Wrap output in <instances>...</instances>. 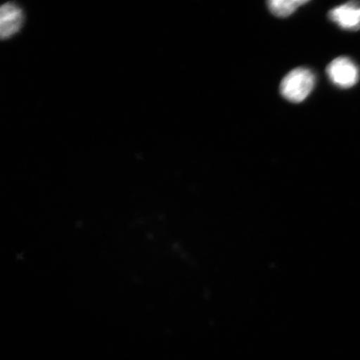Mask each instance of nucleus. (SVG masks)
<instances>
[{
	"label": "nucleus",
	"instance_id": "3",
	"mask_svg": "<svg viewBox=\"0 0 360 360\" xmlns=\"http://www.w3.org/2000/svg\"><path fill=\"white\" fill-rule=\"evenodd\" d=\"M25 16L22 8L15 3L4 4L0 11V34L2 39H10L22 28Z\"/></svg>",
	"mask_w": 360,
	"mask_h": 360
},
{
	"label": "nucleus",
	"instance_id": "4",
	"mask_svg": "<svg viewBox=\"0 0 360 360\" xmlns=\"http://www.w3.org/2000/svg\"><path fill=\"white\" fill-rule=\"evenodd\" d=\"M328 18L342 29L359 30H360V4L349 2L337 6L328 13Z\"/></svg>",
	"mask_w": 360,
	"mask_h": 360
},
{
	"label": "nucleus",
	"instance_id": "5",
	"mask_svg": "<svg viewBox=\"0 0 360 360\" xmlns=\"http://www.w3.org/2000/svg\"><path fill=\"white\" fill-rule=\"evenodd\" d=\"M309 1L306 0H271L269 1L268 7L274 15L280 18H285L295 12L297 8Z\"/></svg>",
	"mask_w": 360,
	"mask_h": 360
},
{
	"label": "nucleus",
	"instance_id": "1",
	"mask_svg": "<svg viewBox=\"0 0 360 360\" xmlns=\"http://www.w3.org/2000/svg\"><path fill=\"white\" fill-rule=\"evenodd\" d=\"M315 76L306 68H297L283 79L281 92L285 100L300 103L307 98L314 88Z\"/></svg>",
	"mask_w": 360,
	"mask_h": 360
},
{
	"label": "nucleus",
	"instance_id": "2",
	"mask_svg": "<svg viewBox=\"0 0 360 360\" xmlns=\"http://www.w3.org/2000/svg\"><path fill=\"white\" fill-rule=\"evenodd\" d=\"M327 75L331 82L340 88L353 87L359 80V67L347 57L333 60L327 67Z\"/></svg>",
	"mask_w": 360,
	"mask_h": 360
}]
</instances>
